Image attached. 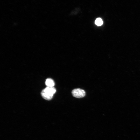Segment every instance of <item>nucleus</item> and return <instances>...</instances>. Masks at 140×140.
I'll use <instances>...</instances> for the list:
<instances>
[{"label": "nucleus", "instance_id": "f257e3e1", "mask_svg": "<svg viewBox=\"0 0 140 140\" xmlns=\"http://www.w3.org/2000/svg\"><path fill=\"white\" fill-rule=\"evenodd\" d=\"M72 95L76 98H80L84 96L86 94L85 91L80 88H76L73 90L72 92Z\"/></svg>", "mask_w": 140, "mask_h": 140}, {"label": "nucleus", "instance_id": "f03ea898", "mask_svg": "<svg viewBox=\"0 0 140 140\" xmlns=\"http://www.w3.org/2000/svg\"><path fill=\"white\" fill-rule=\"evenodd\" d=\"M43 90L46 94L53 96L56 92V89L53 87H47Z\"/></svg>", "mask_w": 140, "mask_h": 140}, {"label": "nucleus", "instance_id": "7ed1b4c3", "mask_svg": "<svg viewBox=\"0 0 140 140\" xmlns=\"http://www.w3.org/2000/svg\"><path fill=\"white\" fill-rule=\"evenodd\" d=\"M45 84L47 87H53L55 85V83L52 79L48 78L46 80Z\"/></svg>", "mask_w": 140, "mask_h": 140}, {"label": "nucleus", "instance_id": "20e7f679", "mask_svg": "<svg viewBox=\"0 0 140 140\" xmlns=\"http://www.w3.org/2000/svg\"><path fill=\"white\" fill-rule=\"evenodd\" d=\"M41 95L42 97L47 100H50L53 97V96L49 95L45 93L43 90L41 92Z\"/></svg>", "mask_w": 140, "mask_h": 140}, {"label": "nucleus", "instance_id": "39448f33", "mask_svg": "<svg viewBox=\"0 0 140 140\" xmlns=\"http://www.w3.org/2000/svg\"><path fill=\"white\" fill-rule=\"evenodd\" d=\"M95 24L98 26H100L102 25L103 22L102 19L100 18H97L95 21Z\"/></svg>", "mask_w": 140, "mask_h": 140}]
</instances>
